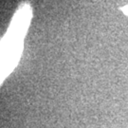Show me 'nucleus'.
I'll list each match as a JSON object with an SVG mask.
<instances>
[{
    "mask_svg": "<svg viewBox=\"0 0 128 128\" xmlns=\"http://www.w3.org/2000/svg\"><path fill=\"white\" fill-rule=\"evenodd\" d=\"M31 17V9L29 5L21 8L13 17L6 36L2 42V78L6 77L15 67L19 60L23 36L26 34Z\"/></svg>",
    "mask_w": 128,
    "mask_h": 128,
    "instance_id": "f257e3e1",
    "label": "nucleus"
},
{
    "mask_svg": "<svg viewBox=\"0 0 128 128\" xmlns=\"http://www.w3.org/2000/svg\"><path fill=\"white\" fill-rule=\"evenodd\" d=\"M121 10L126 14V15H128V6H126V7H123V8H121Z\"/></svg>",
    "mask_w": 128,
    "mask_h": 128,
    "instance_id": "f03ea898",
    "label": "nucleus"
}]
</instances>
